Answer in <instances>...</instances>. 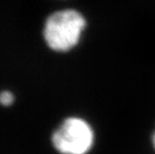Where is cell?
Instances as JSON below:
<instances>
[{
    "label": "cell",
    "instance_id": "3957f363",
    "mask_svg": "<svg viewBox=\"0 0 155 154\" xmlns=\"http://www.w3.org/2000/svg\"><path fill=\"white\" fill-rule=\"evenodd\" d=\"M14 102V95L10 91L6 90L0 93V104L3 106H10Z\"/></svg>",
    "mask_w": 155,
    "mask_h": 154
},
{
    "label": "cell",
    "instance_id": "277c9868",
    "mask_svg": "<svg viewBox=\"0 0 155 154\" xmlns=\"http://www.w3.org/2000/svg\"><path fill=\"white\" fill-rule=\"evenodd\" d=\"M152 143H153V147L155 149V132L153 133V136H152Z\"/></svg>",
    "mask_w": 155,
    "mask_h": 154
},
{
    "label": "cell",
    "instance_id": "6da1fadb",
    "mask_svg": "<svg viewBox=\"0 0 155 154\" xmlns=\"http://www.w3.org/2000/svg\"><path fill=\"white\" fill-rule=\"evenodd\" d=\"M86 27V20L80 12L65 9L54 12L46 19L43 37L48 47L65 52L75 47Z\"/></svg>",
    "mask_w": 155,
    "mask_h": 154
},
{
    "label": "cell",
    "instance_id": "7a4b0ae2",
    "mask_svg": "<svg viewBox=\"0 0 155 154\" xmlns=\"http://www.w3.org/2000/svg\"><path fill=\"white\" fill-rule=\"evenodd\" d=\"M52 143L61 154H87L94 144V132L87 121L69 117L54 131Z\"/></svg>",
    "mask_w": 155,
    "mask_h": 154
}]
</instances>
